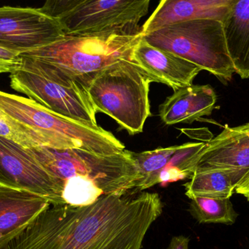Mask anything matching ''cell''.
<instances>
[{
	"mask_svg": "<svg viewBox=\"0 0 249 249\" xmlns=\"http://www.w3.org/2000/svg\"><path fill=\"white\" fill-rule=\"evenodd\" d=\"M159 194L132 190L86 206L51 205L4 249H142Z\"/></svg>",
	"mask_w": 249,
	"mask_h": 249,
	"instance_id": "obj_1",
	"label": "cell"
},
{
	"mask_svg": "<svg viewBox=\"0 0 249 249\" xmlns=\"http://www.w3.org/2000/svg\"><path fill=\"white\" fill-rule=\"evenodd\" d=\"M27 150L61 187L64 205L89 206L105 196L125 194L139 180L130 151L100 155L43 146Z\"/></svg>",
	"mask_w": 249,
	"mask_h": 249,
	"instance_id": "obj_2",
	"label": "cell"
},
{
	"mask_svg": "<svg viewBox=\"0 0 249 249\" xmlns=\"http://www.w3.org/2000/svg\"><path fill=\"white\" fill-rule=\"evenodd\" d=\"M0 109L30 130L43 147L112 155L125 146L111 132L53 112L35 101L0 91Z\"/></svg>",
	"mask_w": 249,
	"mask_h": 249,
	"instance_id": "obj_3",
	"label": "cell"
},
{
	"mask_svg": "<svg viewBox=\"0 0 249 249\" xmlns=\"http://www.w3.org/2000/svg\"><path fill=\"white\" fill-rule=\"evenodd\" d=\"M141 28L93 35H65L46 46L20 54L54 66L84 83L89 76L121 61H133L143 38Z\"/></svg>",
	"mask_w": 249,
	"mask_h": 249,
	"instance_id": "obj_4",
	"label": "cell"
},
{
	"mask_svg": "<svg viewBox=\"0 0 249 249\" xmlns=\"http://www.w3.org/2000/svg\"><path fill=\"white\" fill-rule=\"evenodd\" d=\"M149 77L133 62L112 64L84 80L97 113L115 120L131 135L151 116Z\"/></svg>",
	"mask_w": 249,
	"mask_h": 249,
	"instance_id": "obj_5",
	"label": "cell"
},
{
	"mask_svg": "<svg viewBox=\"0 0 249 249\" xmlns=\"http://www.w3.org/2000/svg\"><path fill=\"white\" fill-rule=\"evenodd\" d=\"M20 65L10 73V86L55 114L98 126V114L87 86L51 64L20 56Z\"/></svg>",
	"mask_w": 249,
	"mask_h": 249,
	"instance_id": "obj_6",
	"label": "cell"
},
{
	"mask_svg": "<svg viewBox=\"0 0 249 249\" xmlns=\"http://www.w3.org/2000/svg\"><path fill=\"white\" fill-rule=\"evenodd\" d=\"M148 43L169 51L206 70L227 84L235 73L222 22L213 19L168 25L143 35Z\"/></svg>",
	"mask_w": 249,
	"mask_h": 249,
	"instance_id": "obj_7",
	"label": "cell"
},
{
	"mask_svg": "<svg viewBox=\"0 0 249 249\" xmlns=\"http://www.w3.org/2000/svg\"><path fill=\"white\" fill-rule=\"evenodd\" d=\"M149 0H50L41 10L61 23L65 35L140 29Z\"/></svg>",
	"mask_w": 249,
	"mask_h": 249,
	"instance_id": "obj_8",
	"label": "cell"
},
{
	"mask_svg": "<svg viewBox=\"0 0 249 249\" xmlns=\"http://www.w3.org/2000/svg\"><path fill=\"white\" fill-rule=\"evenodd\" d=\"M65 36L58 20L40 7H0V45L19 55Z\"/></svg>",
	"mask_w": 249,
	"mask_h": 249,
	"instance_id": "obj_9",
	"label": "cell"
},
{
	"mask_svg": "<svg viewBox=\"0 0 249 249\" xmlns=\"http://www.w3.org/2000/svg\"><path fill=\"white\" fill-rule=\"evenodd\" d=\"M0 186L32 193L51 205H64L62 190L23 146L0 137Z\"/></svg>",
	"mask_w": 249,
	"mask_h": 249,
	"instance_id": "obj_10",
	"label": "cell"
},
{
	"mask_svg": "<svg viewBox=\"0 0 249 249\" xmlns=\"http://www.w3.org/2000/svg\"><path fill=\"white\" fill-rule=\"evenodd\" d=\"M221 171L229 172L237 186L249 173V123L231 127L206 143L196 172Z\"/></svg>",
	"mask_w": 249,
	"mask_h": 249,
	"instance_id": "obj_11",
	"label": "cell"
},
{
	"mask_svg": "<svg viewBox=\"0 0 249 249\" xmlns=\"http://www.w3.org/2000/svg\"><path fill=\"white\" fill-rule=\"evenodd\" d=\"M133 61L152 82L163 83L174 91L193 85L200 67L169 51L148 43L142 38L135 48Z\"/></svg>",
	"mask_w": 249,
	"mask_h": 249,
	"instance_id": "obj_12",
	"label": "cell"
},
{
	"mask_svg": "<svg viewBox=\"0 0 249 249\" xmlns=\"http://www.w3.org/2000/svg\"><path fill=\"white\" fill-rule=\"evenodd\" d=\"M51 206L47 199L0 186V249H4Z\"/></svg>",
	"mask_w": 249,
	"mask_h": 249,
	"instance_id": "obj_13",
	"label": "cell"
},
{
	"mask_svg": "<svg viewBox=\"0 0 249 249\" xmlns=\"http://www.w3.org/2000/svg\"><path fill=\"white\" fill-rule=\"evenodd\" d=\"M234 0H163L142 26L143 35L168 25L213 19L223 21Z\"/></svg>",
	"mask_w": 249,
	"mask_h": 249,
	"instance_id": "obj_14",
	"label": "cell"
},
{
	"mask_svg": "<svg viewBox=\"0 0 249 249\" xmlns=\"http://www.w3.org/2000/svg\"><path fill=\"white\" fill-rule=\"evenodd\" d=\"M217 96L210 85H191L174 91L159 106V116L165 125L192 124L210 115Z\"/></svg>",
	"mask_w": 249,
	"mask_h": 249,
	"instance_id": "obj_15",
	"label": "cell"
},
{
	"mask_svg": "<svg viewBox=\"0 0 249 249\" xmlns=\"http://www.w3.org/2000/svg\"><path fill=\"white\" fill-rule=\"evenodd\" d=\"M222 25L235 73L249 78V0H234Z\"/></svg>",
	"mask_w": 249,
	"mask_h": 249,
	"instance_id": "obj_16",
	"label": "cell"
},
{
	"mask_svg": "<svg viewBox=\"0 0 249 249\" xmlns=\"http://www.w3.org/2000/svg\"><path fill=\"white\" fill-rule=\"evenodd\" d=\"M184 187L185 194L190 200L195 197L231 199L237 184L229 172L207 171L195 172Z\"/></svg>",
	"mask_w": 249,
	"mask_h": 249,
	"instance_id": "obj_17",
	"label": "cell"
},
{
	"mask_svg": "<svg viewBox=\"0 0 249 249\" xmlns=\"http://www.w3.org/2000/svg\"><path fill=\"white\" fill-rule=\"evenodd\" d=\"M179 148L178 146L158 148L152 151L130 152V156L139 172V180L136 185L137 192H143L158 184L160 174Z\"/></svg>",
	"mask_w": 249,
	"mask_h": 249,
	"instance_id": "obj_18",
	"label": "cell"
},
{
	"mask_svg": "<svg viewBox=\"0 0 249 249\" xmlns=\"http://www.w3.org/2000/svg\"><path fill=\"white\" fill-rule=\"evenodd\" d=\"M206 143H187L179 148L163 168L158 178V184L165 186L169 183L191 178L194 175Z\"/></svg>",
	"mask_w": 249,
	"mask_h": 249,
	"instance_id": "obj_19",
	"label": "cell"
},
{
	"mask_svg": "<svg viewBox=\"0 0 249 249\" xmlns=\"http://www.w3.org/2000/svg\"><path fill=\"white\" fill-rule=\"evenodd\" d=\"M189 211L200 224L231 225L238 216L231 199L195 197L191 199Z\"/></svg>",
	"mask_w": 249,
	"mask_h": 249,
	"instance_id": "obj_20",
	"label": "cell"
},
{
	"mask_svg": "<svg viewBox=\"0 0 249 249\" xmlns=\"http://www.w3.org/2000/svg\"><path fill=\"white\" fill-rule=\"evenodd\" d=\"M0 137L11 140L25 149L42 146L39 139L30 130L1 109Z\"/></svg>",
	"mask_w": 249,
	"mask_h": 249,
	"instance_id": "obj_21",
	"label": "cell"
},
{
	"mask_svg": "<svg viewBox=\"0 0 249 249\" xmlns=\"http://www.w3.org/2000/svg\"><path fill=\"white\" fill-rule=\"evenodd\" d=\"M20 55L0 45V73H12L20 67Z\"/></svg>",
	"mask_w": 249,
	"mask_h": 249,
	"instance_id": "obj_22",
	"label": "cell"
},
{
	"mask_svg": "<svg viewBox=\"0 0 249 249\" xmlns=\"http://www.w3.org/2000/svg\"><path fill=\"white\" fill-rule=\"evenodd\" d=\"M190 239L184 235L173 237L166 249H189Z\"/></svg>",
	"mask_w": 249,
	"mask_h": 249,
	"instance_id": "obj_23",
	"label": "cell"
},
{
	"mask_svg": "<svg viewBox=\"0 0 249 249\" xmlns=\"http://www.w3.org/2000/svg\"><path fill=\"white\" fill-rule=\"evenodd\" d=\"M237 194L244 196L249 201V173L235 188Z\"/></svg>",
	"mask_w": 249,
	"mask_h": 249,
	"instance_id": "obj_24",
	"label": "cell"
}]
</instances>
